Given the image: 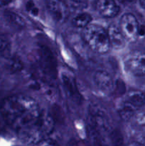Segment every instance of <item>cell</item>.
<instances>
[{
    "mask_svg": "<svg viewBox=\"0 0 145 146\" xmlns=\"http://www.w3.org/2000/svg\"><path fill=\"white\" fill-rule=\"evenodd\" d=\"M0 111L6 122L17 131L34 124L41 114L36 101L24 94H15L4 98Z\"/></svg>",
    "mask_w": 145,
    "mask_h": 146,
    "instance_id": "cell-1",
    "label": "cell"
},
{
    "mask_svg": "<svg viewBox=\"0 0 145 146\" xmlns=\"http://www.w3.org/2000/svg\"><path fill=\"white\" fill-rule=\"evenodd\" d=\"M83 39L91 50L98 54H105L110 48L107 31L101 26L90 24L84 28Z\"/></svg>",
    "mask_w": 145,
    "mask_h": 146,
    "instance_id": "cell-2",
    "label": "cell"
},
{
    "mask_svg": "<svg viewBox=\"0 0 145 146\" xmlns=\"http://www.w3.org/2000/svg\"><path fill=\"white\" fill-rule=\"evenodd\" d=\"M119 27L124 36L129 41H134L139 34V24L136 18L132 14H125L120 19Z\"/></svg>",
    "mask_w": 145,
    "mask_h": 146,
    "instance_id": "cell-3",
    "label": "cell"
},
{
    "mask_svg": "<svg viewBox=\"0 0 145 146\" xmlns=\"http://www.w3.org/2000/svg\"><path fill=\"white\" fill-rule=\"evenodd\" d=\"M89 111L90 115V125L101 133L109 131L110 125L106 113L96 105L90 106Z\"/></svg>",
    "mask_w": 145,
    "mask_h": 146,
    "instance_id": "cell-4",
    "label": "cell"
},
{
    "mask_svg": "<svg viewBox=\"0 0 145 146\" xmlns=\"http://www.w3.org/2000/svg\"><path fill=\"white\" fill-rule=\"evenodd\" d=\"M125 65L132 74L138 76L145 75V54L134 52L125 60Z\"/></svg>",
    "mask_w": 145,
    "mask_h": 146,
    "instance_id": "cell-5",
    "label": "cell"
},
{
    "mask_svg": "<svg viewBox=\"0 0 145 146\" xmlns=\"http://www.w3.org/2000/svg\"><path fill=\"white\" fill-rule=\"evenodd\" d=\"M38 60L43 69L50 76L56 74V61L51 50L46 46H41L38 51Z\"/></svg>",
    "mask_w": 145,
    "mask_h": 146,
    "instance_id": "cell-6",
    "label": "cell"
},
{
    "mask_svg": "<svg viewBox=\"0 0 145 146\" xmlns=\"http://www.w3.org/2000/svg\"><path fill=\"white\" fill-rule=\"evenodd\" d=\"M61 81L67 96H68V97L74 102L80 104L82 101V97L78 91L75 78L70 74L63 73L61 76Z\"/></svg>",
    "mask_w": 145,
    "mask_h": 146,
    "instance_id": "cell-7",
    "label": "cell"
},
{
    "mask_svg": "<svg viewBox=\"0 0 145 146\" xmlns=\"http://www.w3.org/2000/svg\"><path fill=\"white\" fill-rule=\"evenodd\" d=\"M95 9L105 18H113L119 12V7L115 0H96Z\"/></svg>",
    "mask_w": 145,
    "mask_h": 146,
    "instance_id": "cell-8",
    "label": "cell"
},
{
    "mask_svg": "<svg viewBox=\"0 0 145 146\" xmlns=\"http://www.w3.org/2000/svg\"><path fill=\"white\" fill-rule=\"evenodd\" d=\"M46 4L50 12L56 21L63 22L68 16V8L62 0H46Z\"/></svg>",
    "mask_w": 145,
    "mask_h": 146,
    "instance_id": "cell-9",
    "label": "cell"
},
{
    "mask_svg": "<svg viewBox=\"0 0 145 146\" xmlns=\"http://www.w3.org/2000/svg\"><path fill=\"white\" fill-rule=\"evenodd\" d=\"M18 131L21 138L26 143H38L43 140V137L44 136L35 123Z\"/></svg>",
    "mask_w": 145,
    "mask_h": 146,
    "instance_id": "cell-10",
    "label": "cell"
},
{
    "mask_svg": "<svg viewBox=\"0 0 145 146\" xmlns=\"http://www.w3.org/2000/svg\"><path fill=\"white\" fill-rule=\"evenodd\" d=\"M110 46L115 49H121L125 46V36L122 34L119 26L112 24L109 26L107 30Z\"/></svg>",
    "mask_w": 145,
    "mask_h": 146,
    "instance_id": "cell-11",
    "label": "cell"
},
{
    "mask_svg": "<svg viewBox=\"0 0 145 146\" xmlns=\"http://www.w3.org/2000/svg\"><path fill=\"white\" fill-rule=\"evenodd\" d=\"M94 81L97 86L102 91H110L113 89L114 81L112 77L106 71H97L94 76Z\"/></svg>",
    "mask_w": 145,
    "mask_h": 146,
    "instance_id": "cell-12",
    "label": "cell"
},
{
    "mask_svg": "<svg viewBox=\"0 0 145 146\" xmlns=\"http://www.w3.org/2000/svg\"><path fill=\"white\" fill-rule=\"evenodd\" d=\"M44 135H49L54 128V120L52 116L47 114H40L39 118L35 123Z\"/></svg>",
    "mask_w": 145,
    "mask_h": 146,
    "instance_id": "cell-13",
    "label": "cell"
},
{
    "mask_svg": "<svg viewBox=\"0 0 145 146\" xmlns=\"http://www.w3.org/2000/svg\"><path fill=\"white\" fill-rule=\"evenodd\" d=\"M88 133L90 140L94 146H108L106 140L102 135V133L97 130L91 125L88 127Z\"/></svg>",
    "mask_w": 145,
    "mask_h": 146,
    "instance_id": "cell-14",
    "label": "cell"
},
{
    "mask_svg": "<svg viewBox=\"0 0 145 146\" xmlns=\"http://www.w3.org/2000/svg\"><path fill=\"white\" fill-rule=\"evenodd\" d=\"M4 17L13 26L22 29L26 27V21L19 14L14 11H7L4 13Z\"/></svg>",
    "mask_w": 145,
    "mask_h": 146,
    "instance_id": "cell-15",
    "label": "cell"
},
{
    "mask_svg": "<svg viewBox=\"0 0 145 146\" xmlns=\"http://www.w3.org/2000/svg\"><path fill=\"white\" fill-rule=\"evenodd\" d=\"M127 101L134 107H141L145 104V94L141 91H131L127 94Z\"/></svg>",
    "mask_w": 145,
    "mask_h": 146,
    "instance_id": "cell-16",
    "label": "cell"
},
{
    "mask_svg": "<svg viewBox=\"0 0 145 146\" xmlns=\"http://www.w3.org/2000/svg\"><path fill=\"white\" fill-rule=\"evenodd\" d=\"M92 21V17L90 14L86 12H82L77 14L72 19V24L78 28H85L89 25Z\"/></svg>",
    "mask_w": 145,
    "mask_h": 146,
    "instance_id": "cell-17",
    "label": "cell"
},
{
    "mask_svg": "<svg viewBox=\"0 0 145 146\" xmlns=\"http://www.w3.org/2000/svg\"><path fill=\"white\" fill-rule=\"evenodd\" d=\"M24 68V64L18 57H11L8 60L7 64V68L9 72L17 73L21 71Z\"/></svg>",
    "mask_w": 145,
    "mask_h": 146,
    "instance_id": "cell-18",
    "label": "cell"
},
{
    "mask_svg": "<svg viewBox=\"0 0 145 146\" xmlns=\"http://www.w3.org/2000/svg\"><path fill=\"white\" fill-rule=\"evenodd\" d=\"M119 116L124 121H128L130 119L134 114V108L130 104H125L119 108Z\"/></svg>",
    "mask_w": 145,
    "mask_h": 146,
    "instance_id": "cell-19",
    "label": "cell"
},
{
    "mask_svg": "<svg viewBox=\"0 0 145 146\" xmlns=\"http://www.w3.org/2000/svg\"><path fill=\"white\" fill-rule=\"evenodd\" d=\"M11 44L6 36L0 35V54L7 55L10 52Z\"/></svg>",
    "mask_w": 145,
    "mask_h": 146,
    "instance_id": "cell-20",
    "label": "cell"
},
{
    "mask_svg": "<svg viewBox=\"0 0 145 146\" xmlns=\"http://www.w3.org/2000/svg\"><path fill=\"white\" fill-rule=\"evenodd\" d=\"M112 141L113 146H125L122 134L118 131H114L112 133Z\"/></svg>",
    "mask_w": 145,
    "mask_h": 146,
    "instance_id": "cell-21",
    "label": "cell"
},
{
    "mask_svg": "<svg viewBox=\"0 0 145 146\" xmlns=\"http://www.w3.org/2000/svg\"><path fill=\"white\" fill-rule=\"evenodd\" d=\"M71 6L75 9H84L88 7L86 0H71Z\"/></svg>",
    "mask_w": 145,
    "mask_h": 146,
    "instance_id": "cell-22",
    "label": "cell"
},
{
    "mask_svg": "<svg viewBox=\"0 0 145 146\" xmlns=\"http://www.w3.org/2000/svg\"><path fill=\"white\" fill-rule=\"evenodd\" d=\"M26 10L30 13L31 14L34 16H37L38 14V9L37 8V7L36 6V4H34V2L33 1H28L26 3Z\"/></svg>",
    "mask_w": 145,
    "mask_h": 146,
    "instance_id": "cell-23",
    "label": "cell"
},
{
    "mask_svg": "<svg viewBox=\"0 0 145 146\" xmlns=\"http://www.w3.org/2000/svg\"><path fill=\"white\" fill-rule=\"evenodd\" d=\"M135 121L136 124L142 129L145 130V113H139L135 116Z\"/></svg>",
    "mask_w": 145,
    "mask_h": 146,
    "instance_id": "cell-24",
    "label": "cell"
},
{
    "mask_svg": "<svg viewBox=\"0 0 145 146\" xmlns=\"http://www.w3.org/2000/svg\"><path fill=\"white\" fill-rule=\"evenodd\" d=\"M37 146H59L55 141L50 139H43L37 143Z\"/></svg>",
    "mask_w": 145,
    "mask_h": 146,
    "instance_id": "cell-25",
    "label": "cell"
},
{
    "mask_svg": "<svg viewBox=\"0 0 145 146\" xmlns=\"http://www.w3.org/2000/svg\"><path fill=\"white\" fill-rule=\"evenodd\" d=\"M128 146H145L142 143L138 142V141H132L130 143H129Z\"/></svg>",
    "mask_w": 145,
    "mask_h": 146,
    "instance_id": "cell-26",
    "label": "cell"
},
{
    "mask_svg": "<svg viewBox=\"0 0 145 146\" xmlns=\"http://www.w3.org/2000/svg\"><path fill=\"white\" fill-rule=\"evenodd\" d=\"M11 0H0V7H4L11 2Z\"/></svg>",
    "mask_w": 145,
    "mask_h": 146,
    "instance_id": "cell-27",
    "label": "cell"
},
{
    "mask_svg": "<svg viewBox=\"0 0 145 146\" xmlns=\"http://www.w3.org/2000/svg\"><path fill=\"white\" fill-rule=\"evenodd\" d=\"M68 146H78V145L75 141H71L68 143Z\"/></svg>",
    "mask_w": 145,
    "mask_h": 146,
    "instance_id": "cell-28",
    "label": "cell"
},
{
    "mask_svg": "<svg viewBox=\"0 0 145 146\" xmlns=\"http://www.w3.org/2000/svg\"><path fill=\"white\" fill-rule=\"evenodd\" d=\"M139 2H140L141 6L145 9V0H139Z\"/></svg>",
    "mask_w": 145,
    "mask_h": 146,
    "instance_id": "cell-29",
    "label": "cell"
},
{
    "mask_svg": "<svg viewBox=\"0 0 145 146\" xmlns=\"http://www.w3.org/2000/svg\"><path fill=\"white\" fill-rule=\"evenodd\" d=\"M127 1H134V0H127Z\"/></svg>",
    "mask_w": 145,
    "mask_h": 146,
    "instance_id": "cell-30",
    "label": "cell"
}]
</instances>
